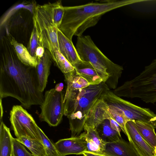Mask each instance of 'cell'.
I'll return each mask as SVG.
<instances>
[{"label":"cell","instance_id":"6da1fadb","mask_svg":"<svg viewBox=\"0 0 156 156\" xmlns=\"http://www.w3.org/2000/svg\"><path fill=\"white\" fill-rule=\"evenodd\" d=\"M2 41L0 99L8 97L14 98L28 109L33 105H41L44 96L40 89L35 68L21 62L15 56L10 43L9 44L4 39Z\"/></svg>","mask_w":156,"mask_h":156},{"label":"cell","instance_id":"7a4b0ae2","mask_svg":"<svg viewBox=\"0 0 156 156\" xmlns=\"http://www.w3.org/2000/svg\"><path fill=\"white\" fill-rule=\"evenodd\" d=\"M73 6H64V13L59 30L72 41L87 28L96 25L105 13L133 3V0H106Z\"/></svg>","mask_w":156,"mask_h":156},{"label":"cell","instance_id":"3957f363","mask_svg":"<svg viewBox=\"0 0 156 156\" xmlns=\"http://www.w3.org/2000/svg\"><path fill=\"white\" fill-rule=\"evenodd\" d=\"M109 90L102 82L65 93L64 115L69 119L71 137L80 135L92 106L103 94Z\"/></svg>","mask_w":156,"mask_h":156},{"label":"cell","instance_id":"277c9868","mask_svg":"<svg viewBox=\"0 0 156 156\" xmlns=\"http://www.w3.org/2000/svg\"><path fill=\"white\" fill-rule=\"evenodd\" d=\"M76 48L80 59L90 62L96 69L109 75L105 83L115 89L123 70L122 66L110 60L94 44L89 35L77 37Z\"/></svg>","mask_w":156,"mask_h":156},{"label":"cell","instance_id":"5b68a950","mask_svg":"<svg viewBox=\"0 0 156 156\" xmlns=\"http://www.w3.org/2000/svg\"><path fill=\"white\" fill-rule=\"evenodd\" d=\"M112 91L120 97L138 98L147 103H156V59L138 75Z\"/></svg>","mask_w":156,"mask_h":156},{"label":"cell","instance_id":"8992f818","mask_svg":"<svg viewBox=\"0 0 156 156\" xmlns=\"http://www.w3.org/2000/svg\"><path fill=\"white\" fill-rule=\"evenodd\" d=\"M33 17V22L37 27L40 46L47 49L55 60L54 51L59 50L58 38V29L54 24L52 4L49 2L35 7Z\"/></svg>","mask_w":156,"mask_h":156},{"label":"cell","instance_id":"52a82bcc","mask_svg":"<svg viewBox=\"0 0 156 156\" xmlns=\"http://www.w3.org/2000/svg\"><path fill=\"white\" fill-rule=\"evenodd\" d=\"M101 98L108 106L119 109L131 121H139L151 123L156 127V114L149 108L136 105L124 100L108 90Z\"/></svg>","mask_w":156,"mask_h":156},{"label":"cell","instance_id":"ba28073f","mask_svg":"<svg viewBox=\"0 0 156 156\" xmlns=\"http://www.w3.org/2000/svg\"><path fill=\"white\" fill-rule=\"evenodd\" d=\"M64 96L62 91L58 92L55 88L46 91L43 102L40 105V121L51 126H56L61 123L64 115Z\"/></svg>","mask_w":156,"mask_h":156},{"label":"cell","instance_id":"9c48e42d","mask_svg":"<svg viewBox=\"0 0 156 156\" xmlns=\"http://www.w3.org/2000/svg\"><path fill=\"white\" fill-rule=\"evenodd\" d=\"M10 115L11 127L16 138L24 136L41 141L38 126L32 116L22 106L14 105Z\"/></svg>","mask_w":156,"mask_h":156},{"label":"cell","instance_id":"30bf717a","mask_svg":"<svg viewBox=\"0 0 156 156\" xmlns=\"http://www.w3.org/2000/svg\"><path fill=\"white\" fill-rule=\"evenodd\" d=\"M55 145L60 156L69 154L82 155L87 151V144L81 135L60 140Z\"/></svg>","mask_w":156,"mask_h":156},{"label":"cell","instance_id":"8fae6325","mask_svg":"<svg viewBox=\"0 0 156 156\" xmlns=\"http://www.w3.org/2000/svg\"><path fill=\"white\" fill-rule=\"evenodd\" d=\"M125 126L130 138L129 142L139 156H156L154 149L143 139L138 132L134 121H128Z\"/></svg>","mask_w":156,"mask_h":156},{"label":"cell","instance_id":"7c38bea8","mask_svg":"<svg viewBox=\"0 0 156 156\" xmlns=\"http://www.w3.org/2000/svg\"><path fill=\"white\" fill-rule=\"evenodd\" d=\"M76 73L87 80L90 85L105 83L108 80L109 75L96 69L90 62L81 60L73 66Z\"/></svg>","mask_w":156,"mask_h":156},{"label":"cell","instance_id":"4fadbf2b","mask_svg":"<svg viewBox=\"0 0 156 156\" xmlns=\"http://www.w3.org/2000/svg\"><path fill=\"white\" fill-rule=\"evenodd\" d=\"M110 119H112L108 106L101 97L91 108L85 124L95 128L105 120Z\"/></svg>","mask_w":156,"mask_h":156},{"label":"cell","instance_id":"5bb4252c","mask_svg":"<svg viewBox=\"0 0 156 156\" xmlns=\"http://www.w3.org/2000/svg\"><path fill=\"white\" fill-rule=\"evenodd\" d=\"M83 129L84 132L80 135L87 142V151L103 154L106 143L100 137L96 128L85 124Z\"/></svg>","mask_w":156,"mask_h":156},{"label":"cell","instance_id":"9a60e30c","mask_svg":"<svg viewBox=\"0 0 156 156\" xmlns=\"http://www.w3.org/2000/svg\"><path fill=\"white\" fill-rule=\"evenodd\" d=\"M103 154L106 156H139L129 142L122 138L106 143Z\"/></svg>","mask_w":156,"mask_h":156},{"label":"cell","instance_id":"2e32d148","mask_svg":"<svg viewBox=\"0 0 156 156\" xmlns=\"http://www.w3.org/2000/svg\"><path fill=\"white\" fill-rule=\"evenodd\" d=\"M57 34L59 51L73 66L81 60L76 47L72 41L64 35L58 28Z\"/></svg>","mask_w":156,"mask_h":156},{"label":"cell","instance_id":"e0dca14e","mask_svg":"<svg viewBox=\"0 0 156 156\" xmlns=\"http://www.w3.org/2000/svg\"><path fill=\"white\" fill-rule=\"evenodd\" d=\"M52 60L50 53L46 49L43 56L38 59V63L35 67L40 89L42 92L47 84Z\"/></svg>","mask_w":156,"mask_h":156},{"label":"cell","instance_id":"ac0fdd59","mask_svg":"<svg viewBox=\"0 0 156 156\" xmlns=\"http://www.w3.org/2000/svg\"><path fill=\"white\" fill-rule=\"evenodd\" d=\"M13 137L9 129L0 120V156H12Z\"/></svg>","mask_w":156,"mask_h":156},{"label":"cell","instance_id":"d6986e66","mask_svg":"<svg viewBox=\"0 0 156 156\" xmlns=\"http://www.w3.org/2000/svg\"><path fill=\"white\" fill-rule=\"evenodd\" d=\"M18 59L26 65L36 67L38 63V59L32 56L27 48L22 44L18 42L13 37L9 40Z\"/></svg>","mask_w":156,"mask_h":156},{"label":"cell","instance_id":"ffe728a7","mask_svg":"<svg viewBox=\"0 0 156 156\" xmlns=\"http://www.w3.org/2000/svg\"><path fill=\"white\" fill-rule=\"evenodd\" d=\"M135 126L144 140L156 152V133L153 125L142 121H134Z\"/></svg>","mask_w":156,"mask_h":156},{"label":"cell","instance_id":"44dd1931","mask_svg":"<svg viewBox=\"0 0 156 156\" xmlns=\"http://www.w3.org/2000/svg\"><path fill=\"white\" fill-rule=\"evenodd\" d=\"M95 128L100 137L106 143L116 141L122 138L117 132L112 128L109 119L104 120Z\"/></svg>","mask_w":156,"mask_h":156},{"label":"cell","instance_id":"7402d4cb","mask_svg":"<svg viewBox=\"0 0 156 156\" xmlns=\"http://www.w3.org/2000/svg\"><path fill=\"white\" fill-rule=\"evenodd\" d=\"M16 139L27 147L34 156H47L42 141L24 136L16 138Z\"/></svg>","mask_w":156,"mask_h":156},{"label":"cell","instance_id":"603a6c76","mask_svg":"<svg viewBox=\"0 0 156 156\" xmlns=\"http://www.w3.org/2000/svg\"><path fill=\"white\" fill-rule=\"evenodd\" d=\"M64 75L67 85L66 93L83 89L90 85L85 79L76 74V71Z\"/></svg>","mask_w":156,"mask_h":156},{"label":"cell","instance_id":"cb8c5ba5","mask_svg":"<svg viewBox=\"0 0 156 156\" xmlns=\"http://www.w3.org/2000/svg\"><path fill=\"white\" fill-rule=\"evenodd\" d=\"M109 111L112 119L119 125L123 132L127 136L129 142L130 139L126 128V122L129 121L121 110L114 107L108 106Z\"/></svg>","mask_w":156,"mask_h":156},{"label":"cell","instance_id":"d4e9b609","mask_svg":"<svg viewBox=\"0 0 156 156\" xmlns=\"http://www.w3.org/2000/svg\"><path fill=\"white\" fill-rule=\"evenodd\" d=\"M54 62L64 75L75 71L74 67L61 54L59 50L56 49L54 51Z\"/></svg>","mask_w":156,"mask_h":156},{"label":"cell","instance_id":"484cf974","mask_svg":"<svg viewBox=\"0 0 156 156\" xmlns=\"http://www.w3.org/2000/svg\"><path fill=\"white\" fill-rule=\"evenodd\" d=\"M52 13L53 20L55 27L58 28L62 23L64 13V6L61 1L52 3Z\"/></svg>","mask_w":156,"mask_h":156},{"label":"cell","instance_id":"4316f807","mask_svg":"<svg viewBox=\"0 0 156 156\" xmlns=\"http://www.w3.org/2000/svg\"><path fill=\"white\" fill-rule=\"evenodd\" d=\"M38 130L41 141L45 147L47 155L48 156H60L54 144H53L48 138L39 127H38Z\"/></svg>","mask_w":156,"mask_h":156},{"label":"cell","instance_id":"83f0119b","mask_svg":"<svg viewBox=\"0 0 156 156\" xmlns=\"http://www.w3.org/2000/svg\"><path fill=\"white\" fill-rule=\"evenodd\" d=\"M33 29L27 48L30 55L35 57L36 49L40 46V44L36 27L34 23H33Z\"/></svg>","mask_w":156,"mask_h":156},{"label":"cell","instance_id":"f1b7e54d","mask_svg":"<svg viewBox=\"0 0 156 156\" xmlns=\"http://www.w3.org/2000/svg\"><path fill=\"white\" fill-rule=\"evenodd\" d=\"M13 149L15 156H34L26 149L23 144L14 138L13 139Z\"/></svg>","mask_w":156,"mask_h":156},{"label":"cell","instance_id":"f546056e","mask_svg":"<svg viewBox=\"0 0 156 156\" xmlns=\"http://www.w3.org/2000/svg\"><path fill=\"white\" fill-rule=\"evenodd\" d=\"M109 119L110 121V125L112 128L117 132L119 135L121 136L120 132L122 129L119 125L113 119Z\"/></svg>","mask_w":156,"mask_h":156},{"label":"cell","instance_id":"4dcf8cb0","mask_svg":"<svg viewBox=\"0 0 156 156\" xmlns=\"http://www.w3.org/2000/svg\"><path fill=\"white\" fill-rule=\"evenodd\" d=\"M45 48L42 47L40 46L37 49L35 52V57L37 59L42 57L45 51Z\"/></svg>","mask_w":156,"mask_h":156},{"label":"cell","instance_id":"1f68e13d","mask_svg":"<svg viewBox=\"0 0 156 156\" xmlns=\"http://www.w3.org/2000/svg\"><path fill=\"white\" fill-rule=\"evenodd\" d=\"M64 87V84L62 83H57L55 86V89L57 91L61 92L62 91Z\"/></svg>","mask_w":156,"mask_h":156},{"label":"cell","instance_id":"d6a6232c","mask_svg":"<svg viewBox=\"0 0 156 156\" xmlns=\"http://www.w3.org/2000/svg\"><path fill=\"white\" fill-rule=\"evenodd\" d=\"M83 155L84 156H106L104 154H95L88 152H84Z\"/></svg>","mask_w":156,"mask_h":156},{"label":"cell","instance_id":"836d02e7","mask_svg":"<svg viewBox=\"0 0 156 156\" xmlns=\"http://www.w3.org/2000/svg\"><path fill=\"white\" fill-rule=\"evenodd\" d=\"M2 100L0 99V106H1V115H0V120H2V118L3 114V110L2 105Z\"/></svg>","mask_w":156,"mask_h":156},{"label":"cell","instance_id":"e575fe53","mask_svg":"<svg viewBox=\"0 0 156 156\" xmlns=\"http://www.w3.org/2000/svg\"><path fill=\"white\" fill-rule=\"evenodd\" d=\"M79 156H84L83 155V154H82L81 155H79Z\"/></svg>","mask_w":156,"mask_h":156},{"label":"cell","instance_id":"d590c367","mask_svg":"<svg viewBox=\"0 0 156 156\" xmlns=\"http://www.w3.org/2000/svg\"><path fill=\"white\" fill-rule=\"evenodd\" d=\"M12 156H15L14 154H13H13H12Z\"/></svg>","mask_w":156,"mask_h":156},{"label":"cell","instance_id":"8d00e7d4","mask_svg":"<svg viewBox=\"0 0 156 156\" xmlns=\"http://www.w3.org/2000/svg\"><path fill=\"white\" fill-rule=\"evenodd\" d=\"M47 156H48V155H47Z\"/></svg>","mask_w":156,"mask_h":156}]
</instances>
